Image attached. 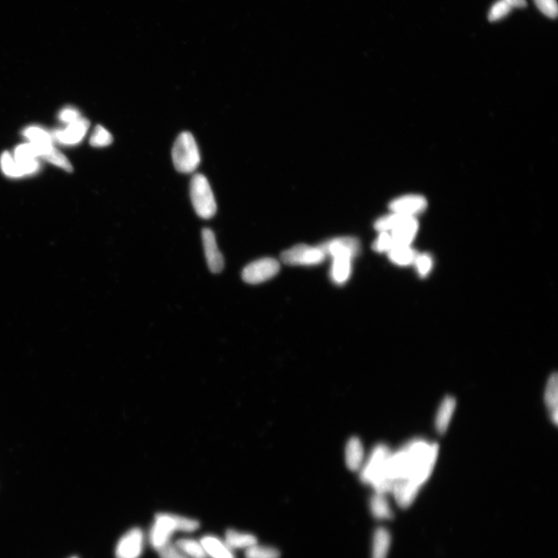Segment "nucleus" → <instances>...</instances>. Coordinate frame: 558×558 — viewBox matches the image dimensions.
Masks as SVG:
<instances>
[{"label":"nucleus","mask_w":558,"mask_h":558,"mask_svg":"<svg viewBox=\"0 0 558 558\" xmlns=\"http://www.w3.org/2000/svg\"><path fill=\"white\" fill-rule=\"evenodd\" d=\"M419 228L416 217H408L397 228L390 232L394 246H411Z\"/></svg>","instance_id":"nucleus-13"},{"label":"nucleus","mask_w":558,"mask_h":558,"mask_svg":"<svg viewBox=\"0 0 558 558\" xmlns=\"http://www.w3.org/2000/svg\"><path fill=\"white\" fill-rule=\"evenodd\" d=\"M327 257H348L354 259L359 255L360 242L352 237H336L319 245Z\"/></svg>","instance_id":"nucleus-8"},{"label":"nucleus","mask_w":558,"mask_h":558,"mask_svg":"<svg viewBox=\"0 0 558 558\" xmlns=\"http://www.w3.org/2000/svg\"><path fill=\"white\" fill-rule=\"evenodd\" d=\"M160 558H188L177 545L168 542L159 550Z\"/></svg>","instance_id":"nucleus-34"},{"label":"nucleus","mask_w":558,"mask_h":558,"mask_svg":"<svg viewBox=\"0 0 558 558\" xmlns=\"http://www.w3.org/2000/svg\"><path fill=\"white\" fill-rule=\"evenodd\" d=\"M190 197L195 211L201 218L210 219L217 212V203L208 180L202 174H195L190 183Z\"/></svg>","instance_id":"nucleus-4"},{"label":"nucleus","mask_w":558,"mask_h":558,"mask_svg":"<svg viewBox=\"0 0 558 558\" xmlns=\"http://www.w3.org/2000/svg\"><path fill=\"white\" fill-rule=\"evenodd\" d=\"M353 259L348 257H336L332 258V268L330 276L332 280L336 285H343L347 282L352 271Z\"/></svg>","instance_id":"nucleus-16"},{"label":"nucleus","mask_w":558,"mask_h":558,"mask_svg":"<svg viewBox=\"0 0 558 558\" xmlns=\"http://www.w3.org/2000/svg\"><path fill=\"white\" fill-rule=\"evenodd\" d=\"M504 1L510 4L512 8H524L528 6L525 0H504Z\"/></svg>","instance_id":"nucleus-36"},{"label":"nucleus","mask_w":558,"mask_h":558,"mask_svg":"<svg viewBox=\"0 0 558 558\" xmlns=\"http://www.w3.org/2000/svg\"><path fill=\"white\" fill-rule=\"evenodd\" d=\"M427 207L426 199L420 195H406L395 199L389 205L393 213L402 215L416 217L417 214L424 212Z\"/></svg>","instance_id":"nucleus-10"},{"label":"nucleus","mask_w":558,"mask_h":558,"mask_svg":"<svg viewBox=\"0 0 558 558\" xmlns=\"http://www.w3.org/2000/svg\"><path fill=\"white\" fill-rule=\"evenodd\" d=\"M1 167L2 170L8 177L17 178L21 177L24 175L21 170H19L17 162L11 157L8 152H5L2 154Z\"/></svg>","instance_id":"nucleus-29"},{"label":"nucleus","mask_w":558,"mask_h":558,"mask_svg":"<svg viewBox=\"0 0 558 558\" xmlns=\"http://www.w3.org/2000/svg\"><path fill=\"white\" fill-rule=\"evenodd\" d=\"M173 164L178 172L192 173L200 163V155L196 140L189 132L181 133L172 149Z\"/></svg>","instance_id":"nucleus-3"},{"label":"nucleus","mask_w":558,"mask_h":558,"mask_svg":"<svg viewBox=\"0 0 558 558\" xmlns=\"http://www.w3.org/2000/svg\"><path fill=\"white\" fill-rule=\"evenodd\" d=\"M203 244L207 264L214 274L219 273L224 268V259L219 251L215 235L212 230L202 231Z\"/></svg>","instance_id":"nucleus-11"},{"label":"nucleus","mask_w":558,"mask_h":558,"mask_svg":"<svg viewBox=\"0 0 558 558\" xmlns=\"http://www.w3.org/2000/svg\"><path fill=\"white\" fill-rule=\"evenodd\" d=\"M393 246V238L388 232H380L372 245L373 250L378 253H388Z\"/></svg>","instance_id":"nucleus-31"},{"label":"nucleus","mask_w":558,"mask_h":558,"mask_svg":"<svg viewBox=\"0 0 558 558\" xmlns=\"http://www.w3.org/2000/svg\"><path fill=\"white\" fill-rule=\"evenodd\" d=\"M439 447L424 440H414L388 460L386 478L402 508L410 506L433 469Z\"/></svg>","instance_id":"nucleus-1"},{"label":"nucleus","mask_w":558,"mask_h":558,"mask_svg":"<svg viewBox=\"0 0 558 558\" xmlns=\"http://www.w3.org/2000/svg\"><path fill=\"white\" fill-rule=\"evenodd\" d=\"M279 270H280V264L276 259L261 258L246 266L242 271V278L245 282L249 284H260L275 277Z\"/></svg>","instance_id":"nucleus-6"},{"label":"nucleus","mask_w":558,"mask_h":558,"mask_svg":"<svg viewBox=\"0 0 558 558\" xmlns=\"http://www.w3.org/2000/svg\"><path fill=\"white\" fill-rule=\"evenodd\" d=\"M207 557L212 558H235L233 550L224 541L214 536H206L200 541Z\"/></svg>","instance_id":"nucleus-15"},{"label":"nucleus","mask_w":558,"mask_h":558,"mask_svg":"<svg viewBox=\"0 0 558 558\" xmlns=\"http://www.w3.org/2000/svg\"><path fill=\"white\" fill-rule=\"evenodd\" d=\"M370 510L377 520H390L393 514L385 494L376 492L370 501Z\"/></svg>","instance_id":"nucleus-20"},{"label":"nucleus","mask_w":558,"mask_h":558,"mask_svg":"<svg viewBox=\"0 0 558 558\" xmlns=\"http://www.w3.org/2000/svg\"><path fill=\"white\" fill-rule=\"evenodd\" d=\"M89 126V121L81 116L80 119L69 123L68 127L64 131L57 132L55 134V138L62 144H78L85 137Z\"/></svg>","instance_id":"nucleus-12"},{"label":"nucleus","mask_w":558,"mask_h":558,"mask_svg":"<svg viewBox=\"0 0 558 558\" xmlns=\"http://www.w3.org/2000/svg\"><path fill=\"white\" fill-rule=\"evenodd\" d=\"M144 546V534L139 528L129 530L123 535L116 548V558H139Z\"/></svg>","instance_id":"nucleus-9"},{"label":"nucleus","mask_w":558,"mask_h":558,"mask_svg":"<svg viewBox=\"0 0 558 558\" xmlns=\"http://www.w3.org/2000/svg\"><path fill=\"white\" fill-rule=\"evenodd\" d=\"M71 558H79V557H71Z\"/></svg>","instance_id":"nucleus-37"},{"label":"nucleus","mask_w":558,"mask_h":558,"mask_svg":"<svg viewBox=\"0 0 558 558\" xmlns=\"http://www.w3.org/2000/svg\"><path fill=\"white\" fill-rule=\"evenodd\" d=\"M24 134L31 143L35 144H53L50 134L43 129L30 127L25 129Z\"/></svg>","instance_id":"nucleus-28"},{"label":"nucleus","mask_w":558,"mask_h":558,"mask_svg":"<svg viewBox=\"0 0 558 558\" xmlns=\"http://www.w3.org/2000/svg\"><path fill=\"white\" fill-rule=\"evenodd\" d=\"M224 542L232 550L248 549L258 543L257 538L252 534L242 533L235 530L226 531Z\"/></svg>","instance_id":"nucleus-18"},{"label":"nucleus","mask_w":558,"mask_h":558,"mask_svg":"<svg viewBox=\"0 0 558 558\" xmlns=\"http://www.w3.org/2000/svg\"><path fill=\"white\" fill-rule=\"evenodd\" d=\"M327 255L319 245L297 244L285 251L281 259L283 263L293 266H313L325 260Z\"/></svg>","instance_id":"nucleus-5"},{"label":"nucleus","mask_w":558,"mask_h":558,"mask_svg":"<svg viewBox=\"0 0 558 558\" xmlns=\"http://www.w3.org/2000/svg\"><path fill=\"white\" fill-rule=\"evenodd\" d=\"M114 141L113 136L105 127L97 125L94 129V132L90 138L91 146L95 147H105L112 144Z\"/></svg>","instance_id":"nucleus-26"},{"label":"nucleus","mask_w":558,"mask_h":558,"mask_svg":"<svg viewBox=\"0 0 558 558\" xmlns=\"http://www.w3.org/2000/svg\"><path fill=\"white\" fill-rule=\"evenodd\" d=\"M175 545L183 551L188 558H207L206 551L200 541L181 539L178 541Z\"/></svg>","instance_id":"nucleus-25"},{"label":"nucleus","mask_w":558,"mask_h":558,"mask_svg":"<svg viewBox=\"0 0 558 558\" xmlns=\"http://www.w3.org/2000/svg\"><path fill=\"white\" fill-rule=\"evenodd\" d=\"M81 118V114L77 109L74 108L64 109L60 113V118L64 123H73Z\"/></svg>","instance_id":"nucleus-35"},{"label":"nucleus","mask_w":558,"mask_h":558,"mask_svg":"<svg viewBox=\"0 0 558 558\" xmlns=\"http://www.w3.org/2000/svg\"><path fill=\"white\" fill-rule=\"evenodd\" d=\"M279 551L271 547L260 546L258 543L246 550V558H279Z\"/></svg>","instance_id":"nucleus-27"},{"label":"nucleus","mask_w":558,"mask_h":558,"mask_svg":"<svg viewBox=\"0 0 558 558\" xmlns=\"http://www.w3.org/2000/svg\"><path fill=\"white\" fill-rule=\"evenodd\" d=\"M418 274L425 277L430 273L433 267V259L429 255H417L414 262Z\"/></svg>","instance_id":"nucleus-33"},{"label":"nucleus","mask_w":558,"mask_h":558,"mask_svg":"<svg viewBox=\"0 0 558 558\" xmlns=\"http://www.w3.org/2000/svg\"><path fill=\"white\" fill-rule=\"evenodd\" d=\"M175 531H178L177 515L159 514L155 516V521L149 534V540L152 546L159 550L168 542Z\"/></svg>","instance_id":"nucleus-7"},{"label":"nucleus","mask_w":558,"mask_h":558,"mask_svg":"<svg viewBox=\"0 0 558 558\" xmlns=\"http://www.w3.org/2000/svg\"><path fill=\"white\" fill-rule=\"evenodd\" d=\"M456 402L453 397H447L441 404L437 415L436 427L440 433H444L449 427Z\"/></svg>","instance_id":"nucleus-21"},{"label":"nucleus","mask_w":558,"mask_h":558,"mask_svg":"<svg viewBox=\"0 0 558 558\" xmlns=\"http://www.w3.org/2000/svg\"><path fill=\"white\" fill-rule=\"evenodd\" d=\"M391 545V535L385 528L375 531L372 542V558H387Z\"/></svg>","instance_id":"nucleus-19"},{"label":"nucleus","mask_w":558,"mask_h":558,"mask_svg":"<svg viewBox=\"0 0 558 558\" xmlns=\"http://www.w3.org/2000/svg\"><path fill=\"white\" fill-rule=\"evenodd\" d=\"M557 373L551 375L548 381L546 393H545V400H546L547 406L555 424L557 423Z\"/></svg>","instance_id":"nucleus-23"},{"label":"nucleus","mask_w":558,"mask_h":558,"mask_svg":"<svg viewBox=\"0 0 558 558\" xmlns=\"http://www.w3.org/2000/svg\"><path fill=\"white\" fill-rule=\"evenodd\" d=\"M412 217L402 215V214L393 213L382 217L375 223V228L380 232L390 233L398 227L405 220Z\"/></svg>","instance_id":"nucleus-24"},{"label":"nucleus","mask_w":558,"mask_h":558,"mask_svg":"<svg viewBox=\"0 0 558 558\" xmlns=\"http://www.w3.org/2000/svg\"><path fill=\"white\" fill-rule=\"evenodd\" d=\"M537 8L542 14L550 19H555L558 15L557 0H534Z\"/></svg>","instance_id":"nucleus-32"},{"label":"nucleus","mask_w":558,"mask_h":558,"mask_svg":"<svg viewBox=\"0 0 558 558\" xmlns=\"http://www.w3.org/2000/svg\"><path fill=\"white\" fill-rule=\"evenodd\" d=\"M33 145L37 157H42L48 161L50 163L62 168L68 172H73V168L71 165L69 159L60 151L55 149L53 144H35Z\"/></svg>","instance_id":"nucleus-14"},{"label":"nucleus","mask_w":558,"mask_h":558,"mask_svg":"<svg viewBox=\"0 0 558 558\" xmlns=\"http://www.w3.org/2000/svg\"><path fill=\"white\" fill-rule=\"evenodd\" d=\"M391 454L386 445L375 447L371 456L361 468L362 481L372 485L376 492L381 494L392 492L393 485L386 478V465Z\"/></svg>","instance_id":"nucleus-2"},{"label":"nucleus","mask_w":558,"mask_h":558,"mask_svg":"<svg viewBox=\"0 0 558 558\" xmlns=\"http://www.w3.org/2000/svg\"><path fill=\"white\" fill-rule=\"evenodd\" d=\"M363 462H364V449L360 440L350 439L346 447V462L348 468L352 471L359 470Z\"/></svg>","instance_id":"nucleus-17"},{"label":"nucleus","mask_w":558,"mask_h":558,"mask_svg":"<svg viewBox=\"0 0 558 558\" xmlns=\"http://www.w3.org/2000/svg\"><path fill=\"white\" fill-rule=\"evenodd\" d=\"M512 10V6L504 0H498L492 6L489 12V21L490 22L498 21L507 16Z\"/></svg>","instance_id":"nucleus-30"},{"label":"nucleus","mask_w":558,"mask_h":558,"mask_svg":"<svg viewBox=\"0 0 558 558\" xmlns=\"http://www.w3.org/2000/svg\"><path fill=\"white\" fill-rule=\"evenodd\" d=\"M388 256L390 261L399 266L410 265L415 262L417 254V252L408 246H395L388 253Z\"/></svg>","instance_id":"nucleus-22"}]
</instances>
